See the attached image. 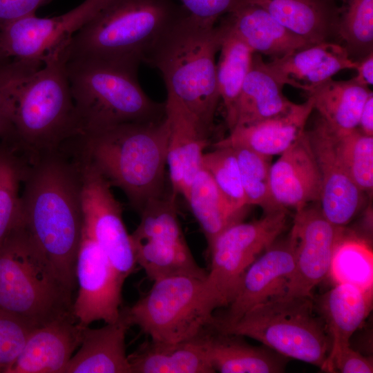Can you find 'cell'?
<instances>
[{"label":"cell","instance_id":"27","mask_svg":"<svg viewBox=\"0 0 373 373\" xmlns=\"http://www.w3.org/2000/svg\"><path fill=\"white\" fill-rule=\"evenodd\" d=\"M208 351L215 372L221 373H278L287 358L263 345H251L242 336L209 327Z\"/></svg>","mask_w":373,"mask_h":373},{"label":"cell","instance_id":"33","mask_svg":"<svg viewBox=\"0 0 373 373\" xmlns=\"http://www.w3.org/2000/svg\"><path fill=\"white\" fill-rule=\"evenodd\" d=\"M26 158L13 144L0 142V249L17 227L20 216V189Z\"/></svg>","mask_w":373,"mask_h":373},{"label":"cell","instance_id":"13","mask_svg":"<svg viewBox=\"0 0 373 373\" xmlns=\"http://www.w3.org/2000/svg\"><path fill=\"white\" fill-rule=\"evenodd\" d=\"M78 291L73 312L77 323L116 321L120 316L124 282L95 241L82 229L76 262Z\"/></svg>","mask_w":373,"mask_h":373},{"label":"cell","instance_id":"11","mask_svg":"<svg viewBox=\"0 0 373 373\" xmlns=\"http://www.w3.org/2000/svg\"><path fill=\"white\" fill-rule=\"evenodd\" d=\"M84 229L95 241L124 283L137 265L131 234L123 220L122 207L110 184L82 157Z\"/></svg>","mask_w":373,"mask_h":373},{"label":"cell","instance_id":"31","mask_svg":"<svg viewBox=\"0 0 373 373\" xmlns=\"http://www.w3.org/2000/svg\"><path fill=\"white\" fill-rule=\"evenodd\" d=\"M227 28L220 49L217 64V82L225 121L229 131L236 124L238 100L249 70L254 51L236 35L227 19Z\"/></svg>","mask_w":373,"mask_h":373},{"label":"cell","instance_id":"10","mask_svg":"<svg viewBox=\"0 0 373 373\" xmlns=\"http://www.w3.org/2000/svg\"><path fill=\"white\" fill-rule=\"evenodd\" d=\"M286 223L287 209H280L256 220L235 223L216 238L208 250L211 265L204 280L211 312L229 305L249 266L278 239Z\"/></svg>","mask_w":373,"mask_h":373},{"label":"cell","instance_id":"41","mask_svg":"<svg viewBox=\"0 0 373 373\" xmlns=\"http://www.w3.org/2000/svg\"><path fill=\"white\" fill-rule=\"evenodd\" d=\"M51 0H0V30L7 24L36 10Z\"/></svg>","mask_w":373,"mask_h":373},{"label":"cell","instance_id":"20","mask_svg":"<svg viewBox=\"0 0 373 373\" xmlns=\"http://www.w3.org/2000/svg\"><path fill=\"white\" fill-rule=\"evenodd\" d=\"M267 66L282 85H289L307 95L339 71L355 69L356 61L344 46L325 41L272 59Z\"/></svg>","mask_w":373,"mask_h":373},{"label":"cell","instance_id":"9","mask_svg":"<svg viewBox=\"0 0 373 373\" xmlns=\"http://www.w3.org/2000/svg\"><path fill=\"white\" fill-rule=\"evenodd\" d=\"M175 276L156 280L132 306L124 308L131 325H137L151 340L178 342L191 338L212 323L204 280Z\"/></svg>","mask_w":373,"mask_h":373},{"label":"cell","instance_id":"39","mask_svg":"<svg viewBox=\"0 0 373 373\" xmlns=\"http://www.w3.org/2000/svg\"><path fill=\"white\" fill-rule=\"evenodd\" d=\"M342 373H372V361L355 351L350 345L340 347L329 353L325 372Z\"/></svg>","mask_w":373,"mask_h":373},{"label":"cell","instance_id":"29","mask_svg":"<svg viewBox=\"0 0 373 373\" xmlns=\"http://www.w3.org/2000/svg\"><path fill=\"white\" fill-rule=\"evenodd\" d=\"M372 92L367 86L349 80L326 81L308 94L313 108L329 126L337 132L358 128L364 104Z\"/></svg>","mask_w":373,"mask_h":373},{"label":"cell","instance_id":"22","mask_svg":"<svg viewBox=\"0 0 373 373\" xmlns=\"http://www.w3.org/2000/svg\"><path fill=\"white\" fill-rule=\"evenodd\" d=\"M209 325L173 343L149 340L128 354L131 373H213L208 351Z\"/></svg>","mask_w":373,"mask_h":373},{"label":"cell","instance_id":"21","mask_svg":"<svg viewBox=\"0 0 373 373\" xmlns=\"http://www.w3.org/2000/svg\"><path fill=\"white\" fill-rule=\"evenodd\" d=\"M313 110L312 99L307 97L303 103H294L283 113L236 126L227 137L216 142L213 147H241L268 157L280 155L305 131Z\"/></svg>","mask_w":373,"mask_h":373},{"label":"cell","instance_id":"2","mask_svg":"<svg viewBox=\"0 0 373 373\" xmlns=\"http://www.w3.org/2000/svg\"><path fill=\"white\" fill-rule=\"evenodd\" d=\"M70 39L47 52L35 71L12 60L0 67V93L15 130L12 144L26 155L59 148L81 135L66 72Z\"/></svg>","mask_w":373,"mask_h":373},{"label":"cell","instance_id":"25","mask_svg":"<svg viewBox=\"0 0 373 373\" xmlns=\"http://www.w3.org/2000/svg\"><path fill=\"white\" fill-rule=\"evenodd\" d=\"M266 10L280 23L315 44L338 35L341 11L332 0H246Z\"/></svg>","mask_w":373,"mask_h":373},{"label":"cell","instance_id":"3","mask_svg":"<svg viewBox=\"0 0 373 373\" xmlns=\"http://www.w3.org/2000/svg\"><path fill=\"white\" fill-rule=\"evenodd\" d=\"M166 113V112H165ZM169 136L167 117L113 126L77 137L81 157L110 184L121 189L140 213L164 196Z\"/></svg>","mask_w":373,"mask_h":373},{"label":"cell","instance_id":"44","mask_svg":"<svg viewBox=\"0 0 373 373\" xmlns=\"http://www.w3.org/2000/svg\"><path fill=\"white\" fill-rule=\"evenodd\" d=\"M358 128L365 135L373 136V93H370L362 108Z\"/></svg>","mask_w":373,"mask_h":373},{"label":"cell","instance_id":"16","mask_svg":"<svg viewBox=\"0 0 373 373\" xmlns=\"http://www.w3.org/2000/svg\"><path fill=\"white\" fill-rule=\"evenodd\" d=\"M305 131L321 175L320 209L332 224L345 227L363 206L365 193L337 155L334 130L319 117L312 128Z\"/></svg>","mask_w":373,"mask_h":373},{"label":"cell","instance_id":"6","mask_svg":"<svg viewBox=\"0 0 373 373\" xmlns=\"http://www.w3.org/2000/svg\"><path fill=\"white\" fill-rule=\"evenodd\" d=\"M137 70L97 58H68L67 76L81 135L165 117V102H155L146 95L138 82Z\"/></svg>","mask_w":373,"mask_h":373},{"label":"cell","instance_id":"30","mask_svg":"<svg viewBox=\"0 0 373 373\" xmlns=\"http://www.w3.org/2000/svg\"><path fill=\"white\" fill-rule=\"evenodd\" d=\"M184 198L204 235L208 250L224 229L242 221L245 215L233 208L202 167L193 179Z\"/></svg>","mask_w":373,"mask_h":373},{"label":"cell","instance_id":"36","mask_svg":"<svg viewBox=\"0 0 373 373\" xmlns=\"http://www.w3.org/2000/svg\"><path fill=\"white\" fill-rule=\"evenodd\" d=\"M202 167L211 175L229 203L245 214L249 207L242 187L238 162L232 148L216 147L204 153Z\"/></svg>","mask_w":373,"mask_h":373},{"label":"cell","instance_id":"24","mask_svg":"<svg viewBox=\"0 0 373 373\" xmlns=\"http://www.w3.org/2000/svg\"><path fill=\"white\" fill-rule=\"evenodd\" d=\"M226 18L236 35L254 51L272 59L312 45L291 32L266 10L245 0Z\"/></svg>","mask_w":373,"mask_h":373},{"label":"cell","instance_id":"40","mask_svg":"<svg viewBox=\"0 0 373 373\" xmlns=\"http://www.w3.org/2000/svg\"><path fill=\"white\" fill-rule=\"evenodd\" d=\"M182 6L194 19L215 25L223 15H227L245 0H179Z\"/></svg>","mask_w":373,"mask_h":373},{"label":"cell","instance_id":"23","mask_svg":"<svg viewBox=\"0 0 373 373\" xmlns=\"http://www.w3.org/2000/svg\"><path fill=\"white\" fill-rule=\"evenodd\" d=\"M130 326L124 309L116 321L100 328L82 326L79 350L63 373H131L125 342Z\"/></svg>","mask_w":373,"mask_h":373},{"label":"cell","instance_id":"38","mask_svg":"<svg viewBox=\"0 0 373 373\" xmlns=\"http://www.w3.org/2000/svg\"><path fill=\"white\" fill-rule=\"evenodd\" d=\"M33 329L0 308V372L6 373L21 352Z\"/></svg>","mask_w":373,"mask_h":373},{"label":"cell","instance_id":"34","mask_svg":"<svg viewBox=\"0 0 373 373\" xmlns=\"http://www.w3.org/2000/svg\"><path fill=\"white\" fill-rule=\"evenodd\" d=\"M334 133V145L338 157L354 182L365 193L373 189V136L358 128Z\"/></svg>","mask_w":373,"mask_h":373},{"label":"cell","instance_id":"32","mask_svg":"<svg viewBox=\"0 0 373 373\" xmlns=\"http://www.w3.org/2000/svg\"><path fill=\"white\" fill-rule=\"evenodd\" d=\"M329 276L336 283H348L372 290L373 255L370 244L344 230L336 245Z\"/></svg>","mask_w":373,"mask_h":373},{"label":"cell","instance_id":"5","mask_svg":"<svg viewBox=\"0 0 373 373\" xmlns=\"http://www.w3.org/2000/svg\"><path fill=\"white\" fill-rule=\"evenodd\" d=\"M188 12L173 0H108L72 37L68 58L139 67L161 36Z\"/></svg>","mask_w":373,"mask_h":373},{"label":"cell","instance_id":"43","mask_svg":"<svg viewBox=\"0 0 373 373\" xmlns=\"http://www.w3.org/2000/svg\"><path fill=\"white\" fill-rule=\"evenodd\" d=\"M356 75L353 79L358 84L367 86L373 84V52L356 60Z\"/></svg>","mask_w":373,"mask_h":373},{"label":"cell","instance_id":"28","mask_svg":"<svg viewBox=\"0 0 373 373\" xmlns=\"http://www.w3.org/2000/svg\"><path fill=\"white\" fill-rule=\"evenodd\" d=\"M283 87L269 71L262 55L254 52L238 100L233 128L287 111L294 103L283 94Z\"/></svg>","mask_w":373,"mask_h":373},{"label":"cell","instance_id":"46","mask_svg":"<svg viewBox=\"0 0 373 373\" xmlns=\"http://www.w3.org/2000/svg\"><path fill=\"white\" fill-rule=\"evenodd\" d=\"M332 1H334V0H332ZM343 1V2H346L347 0H341Z\"/></svg>","mask_w":373,"mask_h":373},{"label":"cell","instance_id":"42","mask_svg":"<svg viewBox=\"0 0 373 373\" xmlns=\"http://www.w3.org/2000/svg\"><path fill=\"white\" fill-rule=\"evenodd\" d=\"M0 139L12 143L15 130L8 102L0 93Z\"/></svg>","mask_w":373,"mask_h":373},{"label":"cell","instance_id":"26","mask_svg":"<svg viewBox=\"0 0 373 373\" xmlns=\"http://www.w3.org/2000/svg\"><path fill=\"white\" fill-rule=\"evenodd\" d=\"M314 302L330 337V352L350 345L352 334L371 311L372 290L348 283H336Z\"/></svg>","mask_w":373,"mask_h":373},{"label":"cell","instance_id":"37","mask_svg":"<svg viewBox=\"0 0 373 373\" xmlns=\"http://www.w3.org/2000/svg\"><path fill=\"white\" fill-rule=\"evenodd\" d=\"M340 17L337 34L349 55L359 58L373 52V0H347Z\"/></svg>","mask_w":373,"mask_h":373},{"label":"cell","instance_id":"4","mask_svg":"<svg viewBox=\"0 0 373 373\" xmlns=\"http://www.w3.org/2000/svg\"><path fill=\"white\" fill-rule=\"evenodd\" d=\"M227 25L201 22L188 13L159 39L144 62L161 73L167 96L182 105L209 135L220 99L216 55Z\"/></svg>","mask_w":373,"mask_h":373},{"label":"cell","instance_id":"45","mask_svg":"<svg viewBox=\"0 0 373 373\" xmlns=\"http://www.w3.org/2000/svg\"><path fill=\"white\" fill-rule=\"evenodd\" d=\"M12 59L8 58L2 52L0 48V67L10 61Z\"/></svg>","mask_w":373,"mask_h":373},{"label":"cell","instance_id":"1","mask_svg":"<svg viewBox=\"0 0 373 373\" xmlns=\"http://www.w3.org/2000/svg\"><path fill=\"white\" fill-rule=\"evenodd\" d=\"M25 157L18 225L73 293L84 224L82 158L72 142Z\"/></svg>","mask_w":373,"mask_h":373},{"label":"cell","instance_id":"14","mask_svg":"<svg viewBox=\"0 0 373 373\" xmlns=\"http://www.w3.org/2000/svg\"><path fill=\"white\" fill-rule=\"evenodd\" d=\"M345 227L329 222L319 207L307 205L296 211L290 232L295 244L294 269L285 294L312 296L314 287L329 276L333 254Z\"/></svg>","mask_w":373,"mask_h":373},{"label":"cell","instance_id":"35","mask_svg":"<svg viewBox=\"0 0 373 373\" xmlns=\"http://www.w3.org/2000/svg\"><path fill=\"white\" fill-rule=\"evenodd\" d=\"M240 171L243 190L249 206L260 207L264 213L282 208L275 201L270 188V158L247 149L232 148Z\"/></svg>","mask_w":373,"mask_h":373},{"label":"cell","instance_id":"7","mask_svg":"<svg viewBox=\"0 0 373 373\" xmlns=\"http://www.w3.org/2000/svg\"><path fill=\"white\" fill-rule=\"evenodd\" d=\"M73 294L17 225L0 249V308L35 329L74 316Z\"/></svg>","mask_w":373,"mask_h":373},{"label":"cell","instance_id":"18","mask_svg":"<svg viewBox=\"0 0 373 373\" xmlns=\"http://www.w3.org/2000/svg\"><path fill=\"white\" fill-rule=\"evenodd\" d=\"M269 181L272 195L282 208L297 211L319 201L321 175L305 130L271 165Z\"/></svg>","mask_w":373,"mask_h":373},{"label":"cell","instance_id":"12","mask_svg":"<svg viewBox=\"0 0 373 373\" xmlns=\"http://www.w3.org/2000/svg\"><path fill=\"white\" fill-rule=\"evenodd\" d=\"M108 0H85L59 16L43 18L30 15L0 30V48L9 59L39 68L44 56L91 19Z\"/></svg>","mask_w":373,"mask_h":373},{"label":"cell","instance_id":"19","mask_svg":"<svg viewBox=\"0 0 373 373\" xmlns=\"http://www.w3.org/2000/svg\"><path fill=\"white\" fill-rule=\"evenodd\" d=\"M82 329L68 316L32 329L6 373H63L80 345Z\"/></svg>","mask_w":373,"mask_h":373},{"label":"cell","instance_id":"17","mask_svg":"<svg viewBox=\"0 0 373 373\" xmlns=\"http://www.w3.org/2000/svg\"><path fill=\"white\" fill-rule=\"evenodd\" d=\"M165 112L169 122L166 165L171 192L185 198L193 179L202 169L209 135L189 111L168 96Z\"/></svg>","mask_w":373,"mask_h":373},{"label":"cell","instance_id":"15","mask_svg":"<svg viewBox=\"0 0 373 373\" xmlns=\"http://www.w3.org/2000/svg\"><path fill=\"white\" fill-rule=\"evenodd\" d=\"M294 240L291 233L277 240L247 268L225 314L213 316L218 328L231 325L255 306L286 293L294 269Z\"/></svg>","mask_w":373,"mask_h":373},{"label":"cell","instance_id":"8","mask_svg":"<svg viewBox=\"0 0 373 373\" xmlns=\"http://www.w3.org/2000/svg\"><path fill=\"white\" fill-rule=\"evenodd\" d=\"M216 328L255 339L287 358L325 371L331 340L312 296L274 297L255 306L236 322Z\"/></svg>","mask_w":373,"mask_h":373}]
</instances>
